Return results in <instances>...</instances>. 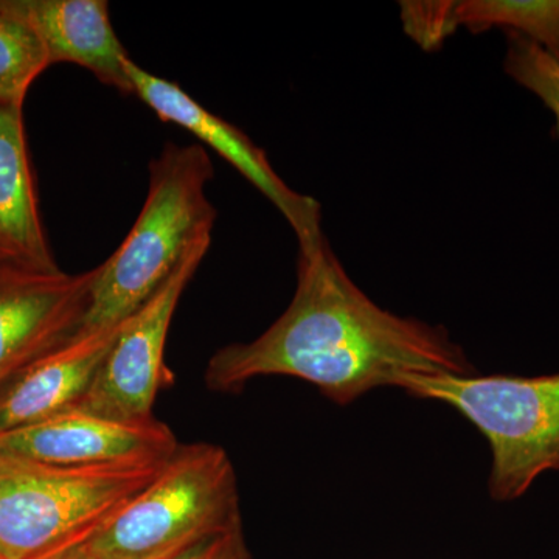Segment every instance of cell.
<instances>
[{
	"label": "cell",
	"mask_w": 559,
	"mask_h": 559,
	"mask_svg": "<svg viewBox=\"0 0 559 559\" xmlns=\"http://www.w3.org/2000/svg\"><path fill=\"white\" fill-rule=\"evenodd\" d=\"M452 2H401L404 31L425 49L440 46L455 32Z\"/></svg>",
	"instance_id": "2e32d148"
},
{
	"label": "cell",
	"mask_w": 559,
	"mask_h": 559,
	"mask_svg": "<svg viewBox=\"0 0 559 559\" xmlns=\"http://www.w3.org/2000/svg\"><path fill=\"white\" fill-rule=\"evenodd\" d=\"M7 261H20V263H24V261L17 259V257L14 255L13 252H10V250L7 249L5 246L2 245V242H0V263H7Z\"/></svg>",
	"instance_id": "d6986e66"
},
{
	"label": "cell",
	"mask_w": 559,
	"mask_h": 559,
	"mask_svg": "<svg viewBox=\"0 0 559 559\" xmlns=\"http://www.w3.org/2000/svg\"><path fill=\"white\" fill-rule=\"evenodd\" d=\"M396 389L448 404L479 430L491 451L496 502L521 499L544 474L559 473V373L411 374Z\"/></svg>",
	"instance_id": "277c9868"
},
{
	"label": "cell",
	"mask_w": 559,
	"mask_h": 559,
	"mask_svg": "<svg viewBox=\"0 0 559 559\" xmlns=\"http://www.w3.org/2000/svg\"><path fill=\"white\" fill-rule=\"evenodd\" d=\"M0 242L24 263L60 270L40 224L22 106L14 105H0Z\"/></svg>",
	"instance_id": "7c38bea8"
},
{
	"label": "cell",
	"mask_w": 559,
	"mask_h": 559,
	"mask_svg": "<svg viewBox=\"0 0 559 559\" xmlns=\"http://www.w3.org/2000/svg\"><path fill=\"white\" fill-rule=\"evenodd\" d=\"M237 471L224 448L179 444L159 473L81 540L97 559H167L241 525Z\"/></svg>",
	"instance_id": "3957f363"
},
{
	"label": "cell",
	"mask_w": 559,
	"mask_h": 559,
	"mask_svg": "<svg viewBox=\"0 0 559 559\" xmlns=\"http://www.w3.org/2000/svg\"><path fill=\"white\" fill-rule=\"evenodd\" d=\"M167 559H252L242 524L197 540Z\"/></svg>",
	"instance_id": "e0dca14e"
},
{
	"label": "cell",
	"mask_w": 559,
	"mask_h": 559,
	"mask_svg": "<svg viewBox=\"0 0 559 559\" xmlns=\"http://www.w3.org/2000/svg\"><path fill=\"white\" fill-rule=\"evenodd\" d=\"M506 72L554 114L559 135V62L532 40L509 33Z\"/></svg>",
	"instance_id": "9a60e30c"
},
{
	"label": "cell",
	"mask_w": 559,
	"mask_h": 559,
	"mask_svg": "<svg viewBox=\"0 0 559 559\" xmlns=\"http://www.w3.org/2000/svg\"><path fill=\"white\" fill-rule=\"evenodd\" d=\"M95 275L0 263V388L83 329Z\"/></svg>",
	"instance_id": "52a82bcc"
},
{
	"label": "cell",
	"mask_w": 559,
	"mask_h": 559,
	"mask_svg": "<svg viewBox=\"0 0 559 559\" xmlns=\"http://www.w3.org/2000/svg\"><path fill=\"white\" fill-rule=\"evenodd\" d=\"M121 325L81 330L0 388V433L75 409L90 392Z\"/></svg>",
	"instance_id": "30bf717a"
},
{
	"label": "cell",
	"mask_w": 559,
	"mask_h": 559,
	"mask_svg": "<svg viewBox=\"0 0 559 559\" xmlns=\"http://www.w3.org/2000/svg\"><path fill=\"white\" fill-rule=\"evenodd\" d=\"M134 95L156 112L162 121L178 124L229 162L240 175L263 193L296 231L299 246L323 237L322 209L314 198L290 189L267 160L266 153L237 127L210 112L182 87L140 68L128 64Z\"/></svg>",
	"instance_id": "ba28073f"
},
{
	"label": "cell",
	"mask_w": 559,
	"mask_h": 559,
	"mask_svg": "<svg viewBox=\"0 0 559 559\" xmlns=\"http://www.w3.org/2000/svg\"><path fill=\"white\" fill-rule=\"evenodd\" d=\"M455 31L503 28L532 40L559 62V0H462L452 2Z\"/></svg>",
	"instance_id": "4fadbf2b"
},
{
	"label": "cell",
	"mask_w": 559,
	"mask_h": 559,
	"mask_svg": "<svg viewBox=\"0 0 559 559\" xmlns=\"http://www.w3.org/2000/svg\"><path fill=\"white\" fill-rule=\"evenodd\" d=\"M212 178V160L201 145L167 143L151 162L145 204L120 248L97 266L81 330L119 325L194 249L212 245L216 210L205 194Z\"/></svg>",
	"instance_id": "7a4b0ae2"
},
{
	"label": "cell",
	"mask_w": 559,
	"mask_h": 559,
	"mask_svg": "<svg viewBox=\"0 0 559 559\" xmlns=\"http://www.w3.org/2000/svg\"><path fill=\"white\" fill-rule=\"evenodd\" d=\"M36 28L51 64L72 62L123 95H134L131 58L114 31L105 0H16Z\"/></svg>",
	"instance_id": "8fae6325"
},
{
	"label": "cell",
	"mask_w": 559,
	"mask_h": 559,
	"mask_svg": "<svg viewBox=\"0 0 559 559\" xmlns=\"http://www.w3.org/2000/svg\"><path fill=\"white\" fill-rule=\"evenodd\" d=\"M43 559H97L92 557L90 551L84 549L80 543L73 544V546L66 547V549H61L55 551V554L49 555V557Z\"/></svg>",
	"instance_id": "ac0fdd59"
},
{
	"label": "cell",
	"mask_w": 559,
	"mask_h": 559,
	"mask_svg": "<svg viewBox=\"0 0 559 559\" xmlns=\"http://www.w3.org/2000/svg\"><path fill=\"white\" fill-rule=\"evenodd\" d=\"M178 447L175 432L159 419L124 423L80 409L0 433L3 454L72 468L156 465Z\"/></svg>",
	"instance_id": "9c48e42d"
},
{
	"label": "cell",
	"mask_w": 559,
	"mask_h": 559,
	"mask_svg": "<svg viewBox=\"0 0 559 559\" xmlns=\"http://www.w3.org/2000/svg\"><path fill=\"white\" fill-rule=\"evenodd\" d=\"M49 66L43 39L16 0H0V105L24 106L33 81Z\"/></svg>",
	"instance_id": "5bb4252c"
},
{
	"label": "cell",
	"mask_w": 559,
	"mask_h": 559,
	"mask_svg": "<svg viewBox=\"0 0 559 559\" xmlns=\"http://www.w3.org/2000/svg\"><path fill=\"white\" fill-rule=\"evenodd\" d=\"M476 374L443 326L393 314L349 278L325 235L299 246L289 307L261 336L226 345L210 358L205 384L241 392L263 377L297 378L337 406L371 390L399 388L411 374Z\"/></svg>",
	"instance_id": "6da1fadb"
},
{
	"label": "cell",
	"mask_w": 559,
	"mask_h": 559,
	"mask_svg": "<svg viewBox=\"0 0 559 559\" xmlns=\"http://www.w3.org/2000/svg\"><path fill=\"white\" fill-rule=\"evenodd\" d=\"M164 463L72 468L0 452V559H43L81 543Z\"/></svg>",
	"instance_id": "5b68a950"
},
{
	"label": "cell",
	"mask_w": 559,
	"mask_h": 559,
	"mask_svg": "<svg viewBox=\"0 0 559 559\" xmlns=\"http://www.w3.org/2000/svg\"><path fill=\"white\" fill-rule=\"evenodd\" d=\"M210 245L193 250L123 325L94 384L75 409L124 423L154 419L157 393L173 382L165 345L176 308Z\"/></svg>",
	"instance_id": "8992f818"
}]
</instances>
